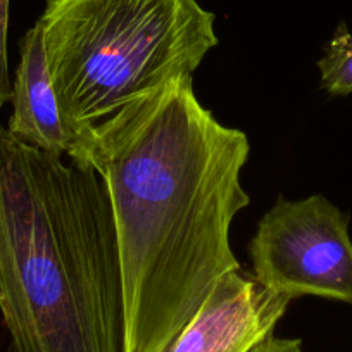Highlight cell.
I'll list each match as a JSON object with an SVG mask.
<instances>
[{"label": "cell", "instance_id": "6da1fadb", "mask_svg": "<svg viewBox=\"0 0 352 352\" xmlns=\"http://www.w3.org/2000/svg\"><path fill=\"white\" fill-rule=\"evenodd\" d=\"M250 144L195 97L190 74L100 124L87 166L107 187L124 307V352H164L216 283L239 272L230 232L250 204Z\"/></svg>", "mask_w": 352, "mask_h": 352}, {"label": "cell", "instance_id": "7a4b0ae2", "mask_svg": "<svg viewBox=\"0 0 352 352\" xmlns=\"http://www.w3.org/2000/svg\"><path fill=\"white\" fill-rule=\"evenodd\" d=\"M0 318L11 352H124L120 250L102 176L4 126Z\"/></svg>", "mask_w": 352, "mask_h": 352}, {"label": "cell", "instance_id": "3957f363", "mask_svg": "<svg viewBox=\"0 0 352 352\" xmlns=\"http://www.w3.org/2000/svg\"><path fill=\"white\" fill-rule=\"evenodd\" d=\"M197 0H47L38 23L60 118L80 142L175 78L194 74L219 43Z\"/></svg>", "mask_w": 352, "mask_h": 352}, {"label": "cell", "instance_id": "277c9868", "mask_svg": "<svg viewBox=\"0 0 352 352\" xmlns=\"http://www.w3.org/2000/svg\"><path fill=\"white\" fill-rule=\"evenodd\" d=\"M347 212L324 195L276 199L249 243L254 278L276 294L316 296L352 306Z\"/></svg>", "mask_w": 352, "mask_h": 352}, {"label": "cell", "instance_id": "5b68a950", "mask_svg": "<svg viewBox=\"0 0 352 352\" xmlns=\"http://www.w3.org/2000/svg\"><path fill=\"white\" fill-rule=\"evenodd\" d=\"M292 300L242 270L226 273L164 352H250L275 333Z\"/></svg>", "mask_w": 352, "mask_h": 352}, {"label": "cell", "instance_id": "8992f818", "mask_svg": "<svg viewBox=\"0 0 352 352\" xmlns=\"http://www.w3.org/2000/svg\"><path fill=\"white\" fill-rule=\"evenodd\" d=\"M12 114L8 130L18 140L49 152L67 155L80 164L83 148L60 118L56 92L47 66L43 30L38 21L19 43V64L12 80Z\"/></svg>", "mask_w": 352, "mask_h": 352}, {"label": "cell", "instance_id": "52a82bcc", "mask_svg": "<svg viewBox=\"0 0 352 352\" xmlns=\"http://www.w3.org/2000/svg\"><path fill=\"white\" fill-rule=\"evenodd\" d=\"M320 85L328 96L352 94V33L340 23L318 60Z\"/></svg>", "mask_w": 352, "mask_h": 352}, {"label": "cell", "instance_id": "ba28073f", "mask_svg": "<svg viewBox=\"0 0 352 352\" xmlns=\"http://www.w3.org/2000/svg\"><path fill=\"white\" fill-rule=\"evenodd\" d=\"M9 4L11 0H0V109L12 97V80L9 74L8 32H9Z\"/></svg>", "mask_w": 352, "mask_h": 352}, {"label": "cell", "instance_id": "9c48e42d", "mask_svg": "<svg viewBox=\"0 0 352 352\" xmlns=\"http://www.w3.org/2000/svg\"><path fill=\"white\" fill-rule=\"evenodd\" d=\"M250 352H304V349L302 340L299 338L276 337L275 333H272L263 342H259Z\"/></svg>", "mask_w": 352, "mask_h": 352}]
</instances>
